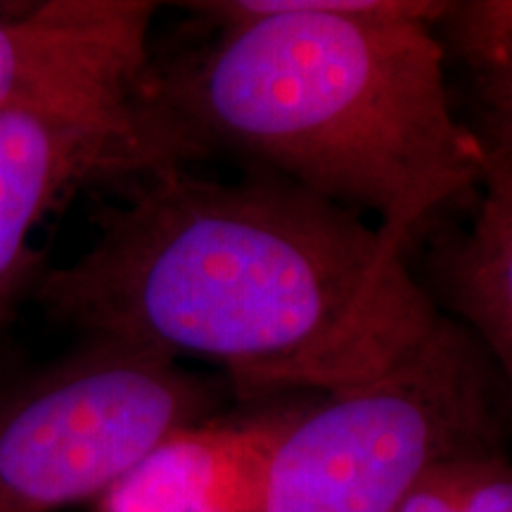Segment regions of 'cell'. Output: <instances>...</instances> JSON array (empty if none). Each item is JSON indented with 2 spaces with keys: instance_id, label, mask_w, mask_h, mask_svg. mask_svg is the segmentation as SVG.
Instances as JSON below:
<instances>
[{
  "instance_id": "6da1fadb",
  "label": "cell",
  "mask_w": 512,
  "mask_h": 512,
  "mask_svg": "<svg viewBox=\"0 0 512 512\" xmlns=\"http://www.w3.org/2000/svg\"><path fill=\"white\" fill-rule=\"evenodd\" d=\"M34 299L81 337L207 361L245 399L366 382L441 316L377 223L261 171L138 178Z\"/></svg>"
},
{
  "instance_id": "7a4b0ae2",
  "label": "cell",
  "mask_w": 512,
  "mask_h": 512,
  "mask_svg": "<svg viewBox=\"0 0 512 512\" xmlns=\"http://www.w3.org/2000/svg\"><path fill=\"white\" fill-rule=\"evenodd\" d=\"M219 27L155 72V98L192 164L216 152L309 190L406 247L475 195L484 147L453 112L439 0L190 3Z\"/></svg>"
},
{
  "instance_id": "3957f363",
  "label": "cell",
  "mask_w": 512,
  "mask_h": 512,
  "mask_svg": "<svg viewBox=\"0 0 512 512\" xmlns=\"http://www.w3.org/2000/svg\"><path fill=\"white\" fill-rule=\"evenodd\" d=\"M489 356L446 313L382 373L283 415L261 512H396L441 460L498 448Z\"/></svg>"
},
{
  "instance_id": "277c9868",
  "label": "cell",
  "mask_w": 512,
  "mask_h": 512,
  "mask_svg": "<svg viewBox=\"0 0 512 512\" xmlns=\"http://www.w3.org/2000/svg\"><path fill=\"white\" fill-rule=\"evenodd\" d=\"M221 377L157 351L81 337L0 377V512H57L98 498L152 448L216 418Z\"/></svg>"
},
{
  "instance_id": "5b68a950",
  "label": "cell",
  "mask_w": 512,
  "mask_h": 512,
  "mask_svg": "<svg viewBox=\"0 0 512 512\" xmlns=\"http://www.w3.org/2000/svg\"><path fill=\"white\" fill-rule=\"evenodd\" d=\"M152 64L62 83L0 112V328L46 266L31 235L74 190L192 164L155 98Z\"/></svg>"
},
{
  "instance_id": "8992f818",
  "label": "cell",
  "mask_w": 512,
  "mask_h": 512,
  "mask_svg": "<svg viewBox=\"0 0 512 512\" xmlns=\"http://www.w3.org/2000/svg\"><path fill=\"white\" fill-rule=\"evenodd\" d=\"M147 0H46L0 15V112L31 93L152 67Z\"/></svg>"
},
{
  "instance_id": "52a82bcc",
  "label": "cell",
  "mask_w": 512,
  "mask_h": 512,
  "mask_svg": "<svg viewBox=\"0 0 512 512\" xmlns=\"http://www.w3.org/2000/svg\"><path fill=\"white\" fill-rule=\"evenodd\" d=\"M283 415H219L152 448L95 501V512H261L268 453Z\"/></svg>"
},
{
  "instance_id": "ba28073f",
  "label": "cell",
  "mask_w": 512,
  "mask_h": 512,
  "mask_svg": "<svg viewBox=\"0 0 512 512\" xmlns=\"http://www.w3.org/2000/svg\"><path fill=\"white\" fill-rule=\"evenodd\" d=\"M475 197L470 223L437 256V280L453 320L489 356L512 406V157L484 150Z\"/></svg>"
},
{
  "instance_id": "9c48e42d",
  "label": "cell",
  "mask_w": 512,
  "mask_h": 512,
  "mask_svg": "<svg viewBox=\"0 0 512 512\" xmlns=\"http://www.w3.org/2000/svg\"><path fill=\"white\" fill-rule=\"evenodd\" d=\"M446 29L475 74L479 143L512 157V0L458 3Z\"/></svg>"
},
{
  "instance_id": "30bf717a",
  "label": "cell",
  "mask_w": 512,
  "mask_h": 512,
  "mask_svg": "<svg viewBox=\"0 0 512 512\" xmlns=\"http://www.w3.org/2000/svg\"><path fill=\"white\" fill-rule=\"evenodd\" d=\"M396 512H512V463L501 446L441 460Z\"/></svg>"
}]
</instances>
